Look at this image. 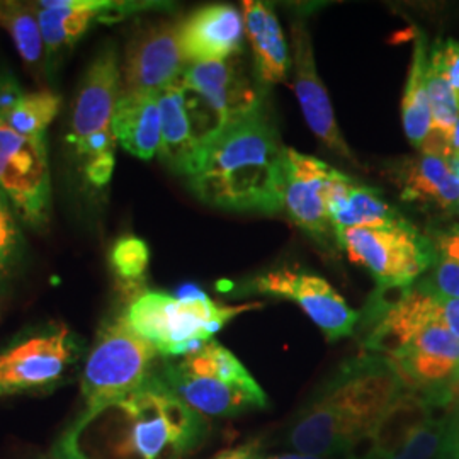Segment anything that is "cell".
Instances as JSON below:
<instances>
[{"instance_id": "obj_2", "label": "cell", "mask_w": 459, "mask_h": 459, "mask_svg": "<svg viewBox=\"0 0 459 459\" xmlns=\"http://www.w3.org/2000/svg\"><path fill=\"white\" fill-rule=\"evenodd\" d=\"M286 150L257 106L203 145L189 186L197 199L220 210L278 213L284 206Z\"/></svg>"}, {"instance_id": "obj_12", "label": "cell", "mask_w": 459, "mask_h": 459, "mask_svg": "<svg viewBox=\"0 0 459 459\" xmlns=\"http://www.w3.org/2000/svg\"><path fill=\"white\" fill-rule=\"evenodd\" d=\"M79 358V341L65 325L30 335L0 352V396L49 388Z\"/></svg>"}, {"instance_id": "obj_19", "label": "cell", "mask_w": 459, "mask_h": 459, "mask_svg": "<svg viewBox=\"0 0 459 459\" xmlns=\"http://www.w3.org/2000/svg\"><path fill=\"white\" fill-rule=\"evenodd\" d=\"M115 140L133 157L150 160L159 153L162 116L159 92H121L113 115Z\"/></svg>"}, {"instance_id": "obj_16", "label": "cell", "mask_w": 459, "mask_h": 459, "mask_svg": "<svg viewBox=\"0 0 459 459\" xmlns=\"http://www.w3.org/2000/svg\"><path fill=\"white\" fill-rule=\"evenodd\" d=\"M152 4L111 0H45L38 2V17L47 56L75 45L96 22H111Z\"/></svg>"}, {"instance_id": "obj_3", "label": "cell", "mask_w": 459, "mask_h": 459, "mask_svg": "<svg viewBox=\"0 0 459 459\" xmlns=\"http://www.w3.org/2000/svg\"><path fill=\"white\" fill-rule=\"evenodd\" d=\"M405 392L385 359L352 362L296 411L284 430V446L312 456H352L359 444L373 439Z\"/></svg>"}, {"instance_id": "obj_6", "label": "cell", "mask_w": 459, "mask_h": 459, "mask_svg": "<svg viewBox=\"0 0 459 459\" xmlns=\"http://www.w3.org/2000/svg\"><path fill=\"white\" fill-rule=\"evenodd\" d=\"M170 392L201 417L227 419L267 407V396L246 366L227 347L208 342L162 375Z\"/></svg>"}, {"instance_id": "obj_9", "label": "cell", "mask_w": 459, "mask_h": 459, "mask_svg": "<svg viewBox=\"0 0 459 459\" xmlns=\"http://www.w3.org/2000/svg\"><path fill=\"white\" fill-rule=\"evenodd\" d=\"M352 263L364 265L383 290H411L434 261V247L407 220L335 233Z\"/></svg>"}, {"instance_id": "obj_8", "label": "cell", "mask_w": 459, "mask_h": 459, "mask_svg": "<svg viewBox=\"0 0 459 459\" xmlns=\"http://www.w3.org/2000/svg\"><path fill=\"white\" fill-rule=\"evenodd\" d=\"M157 349L121 315L99 332L82 373L85 409H96L133 394L150 379Z\"/></svg>"}, {"instance_id": "obj_13", "label": "cell", "mask_w": 459, "mask_h": 459, "mask_svg": "<svg viewBox=\"0 0 459 459\" xmlns=\"http://www.w3.org/2000/svg\"><path fill=\"white\" fill-rule=\"evenodd\" d=\"M187 62L179 45V22H148L126 47L123 92H162L179 82Z\"/></svg>"}, {"instance_id": "obj_28", "label": "cell", "mask_w": 459, "mask_h": 459, "mask_svg": "<svg viewBox=\"0 0 459 459\" xmlns=\"http://www.w3.org/2000/svg\"><path fill=\"white\" fill-rule=\"evenodd\" d=\"M111 265L117 278L128 282L133 290L142 282L150 263L148 246L138 237H123L111 250Z\"/></svg>"}, {"instance_id": "obj_20", "label": "cell", "mask_w": 459, "mask_h": 459, "mask_svg": "<svg viewBox=\"0 0 459 459\" xmlns=\"http://www.w3.org/2000/svg\"><path fill=\"white\" fill-rule=\"evenodd\" d=\"M244 26L259 77L267 83L284 82L290 68V53L274 11L264 2L247 0Z\"/></svg>"}, {"instance_id": "obj_32", "label": "cell", "mask_w": 459, "mask_h": 459, "mask_svg": "<svg viewBox=\"0 0 459 459\" xmlns=\"http://www.w3.org/2000/svg\"><path fill=\"white\" fill-rule=\"evenodd\" d=\"M444 455L449 459H459V400H455V427H453L451 441L444 449Z\"/></svg>"}, {"instance_id": "obj_33", "label": "cell", "mask_w": 459, "mask_h": 459, "mask_svg": "<svg viewBox=\"0 0 459 459\" xmlns=\"http://www.w3.org/2000/svg\"><path fill=\"white\" fill-rule=\"evenodd\" d=\"M265 459H358V456L352 455V456H345V458H324V456H312V455H303V453H295V451H286L281 455L265 456Z\"/></svg>"}, {"instance_id": "obj_24", "label": "cell", "mask_w": 459, "mask_h": 459, "mask_svg": "<svg viewBox=\"0 0 459 459\" xmlns=\"http://www.w3.org/2000/svg\"><path fill=\"white\" fill-rule=\"evenodd\" d=\"M427 47L426 38L419 36L411 56V72L402 100L403 130L411 145L422 147L430 132V108L427 96Z\"/></svg>"}, {"instance_id": "obj_26", "label": "cell", "mask_w": 459, "mask_h": 459, "mask_svg": "<svg viewBox=\"0 0 459 459\" xmlns=\"http://www.w3.org/2000/svg\"><path fill=\"white\" fill-rule=\"evenodd\" d=\"M60 106L62 99L51 91L26 92L0 123L24 138L47 140L49 125L58 115Z\"/></svg>"}, {"instance_id": "obj_22", "label": "cell", "mask_w": 459, "mask_h": 459, "mask_svg": "<svg viewBox=\"0 0 459 459\" xmlns=\"http://www.w3.org/2000/svg\"><path fill=\"white\" fill-rule=\"evenodd\" d=\"M402 196L456 212L459 204V178L449 162L441 157L420 152L400 170Z\"/></svg>"}, {"instance_id": "obj_35", "label": "cell", "mask_w": 459, "mask_h": 459, "mask_svg": "<svg viewBox=\"0 0 459 459\" xmlns=\"http://www.w3.org/2000/svg\"><path fill=\"white\" fill-rule=\"evenodd\" d=\"M456 212H458V213H459V204H458V210H456Z\"/></svg>"}, {"instance_id": "obj_23", "label": "cell", "mask_w": 459, "mask_h": 459, "mask_svg": "<svg viewBox=\"0 0 459 459\" xmlns=\"http://www.w3.org/2000/svg\"><path fill=\"white\" fill-rule=\"evenodd\" d=\"M160 116L162 138L159 155L172 170L189 176L199 157V143L186 108L181 82L172 83L160 92Z\"/></svg>"}, {"instance_id": "obj_15", "label": "cell", "mask_w": 459, "mask_h": 459, "mask_svg": "<svg viewBox=\"0 0 459 459\" xmlns=\"http://www.w3.org/2000/svg\"><path fill=\"white\" fill-rule=\"evenodd\" d=\"M286 157L288 170L284 208L288 214L299 229L312 235L324 237L328 231H333L330 196L339 170L293 148L286 150Z\"/></svg>"}, {"instance_id": "obj_18", "label": "cell", "mask_w": 459, "mask_h": 459, "mask_svg": "<svg viewBox=\"0 0 459 459\" xmlns=\"http://www.w3.org/2000/svg\"><path fill=\"white\" fill-rule=\"evenodd\" d=\"M244 17L225 4L201 7L179 22V45L187 64L230 60L242 47Z\"/></svg>"}, {"instance_id": "obj_5", "label": "cell", "mask_w": 459, "mask_h": 459, "mask_svg": "<svg viewBox=\"0 0 459 459\" xmlns=\"http://www.w3.org/2000/svg\"><path fill=\"white\" fill-rule=\"evenodd\" d=\"M179 296L145 291L125 313L136 333L147 339L159 354L187 356L208 342L233 318L261 308L259 303L229 307L216 303L196 288Z\"/></svg>"}, {"instance_id": "obj_11", "label": "cell", "mask_w": 459, "mask_h": 459, "mask_svg": "<svg viewBox=\"0 0 459 459\" xmlns=\"http://www.w3.org/2000/svg\"><path fill=\"white\" fill-rule=\"evenodd\" d=\"M0 193L30 227L48 221L51 203L47 140H31L0 123Z\"/></svg>"}, {"instance_id": "obj_4", "label": "cell", "mask_w": 459, "mask_h": 459, "mask_svg": "<svg viewBox=\"0 0 459 459\" xmlns=\"http://www.w3.org/2000/svg\"><path fill=\"white\" fill-rule=\"evenodd\" d=\"M368 349L400 377L407 392L455 402L459 339L436 318V295L422 284L403 291L377 320Z\"/></svg>"}, {"instance_id": "obj_1", "label": "cell", "mask_w": 459, "mask_h": 459, "mask_svg": "<svg viewBox=\"0 0 459 459\" xmlns=\"http://www.w3.org/2000/svg\"><path fill=\"white\" fill-rule=\"evenodd\" d=\"M208 426L159 377L96 409H85L58 443L65 459H182Z\"/></svg>"}, {"instance_id": "obj_31", "label": "cell", "mask_w": 459, "mask_h": 459, "mask_svg": "<svg viewBox=\"0 0 459 459\" xmlns=\"http://www.w3.org/2000/svg\"><path fill=\"white\" fill-rule=\"evenodd\" d=\"M213 459H265L263 444L257 439L240 444L237 447H230L216 455Z\"/></svg>"}, {"instance_id": "obj_7", "label": "cell", "mask_w": 459, "mask_h": 459, "mask_svg": "<svg viewBox=\"0 0 459 459\" xmlns=\"http://www.w3.org/2000/svg\"><path fill=\"white\" fill-rule=\"evenodd\" d=\"M121 92L123 77L117 53L115 48H104L83 75L68 136L82 162L87 181L98 187L111 181L115 170L113 115Z\"/></svg>"}, {"instance_id": "obj_14", "label": "cell", "mask_w": 459, "mask_h": 459, "mask_svg": "<svg viewBox=\"0 0 459 459\" xmlns=\"http://www.w3.org/2000/svg\"><path fill=\"white\" fill-rule=\"evenodd\" d=\"M255 288L263 295L295 301L330 342L349 337L359 318L325 279L305 271L286 267L271 271L255 279Z\"/></svg>"}, {"instance_id": "obj_34", "label": "cell", "mask_w": 459, "mask_h": 459, "mask_svg": "<svg viewBox=\"0 0 459 459\" xmlns=\"http://www.w3.org/2000/svg\"><path fill=\"white\" fill-rule=\"evenodd\" d=\"M437 459H449L447 458V456H444L443 453H441V456H439V458Z\"/></svg>"}, {"instance_id": "obj_10", "label": "cell", "mask_w": 459, "mask_h": 459, "mask_svg": "<svg viewBox=\"0 0 459 459\" xmlns=\"http://www.w3.org/2000/svg\"><path fill=\"white\" fill-rule=\"evenodd\" d=\"M182 92L199 152L216 133L261 106V96L237 60L187 64Z\"/></svg>"}, {"instance_id": "obj_21", "label": "cell", "mask_w": 459, "mask_h": 459, "mask_svg": "<svg viewBox=\"0 0 459 459\" xmlns=\"http://www.w3.org/2000/svg\"><path fill=\"white\" fill-rule=\"evenodd\" d=\"M330 218L333 231L356 227H379L405 220L394 210L381 193L352 181L339 172L330 196Z\"/></svg>"}, {"instance_id": "obj_30", "label": "cell", "mask_w": 459, "mask_h": 459, "mask_svg": "<svg viewBox=\"0 0 459 459\" xmlns=\"http://www.w3.org/2000/svg\"><path fill=\"white\" fill-rule=\"evenodd\" d=\"M437 47L443 60L444 74L459 111V43L456 39H446L444 43H437Z\"/></svg>"}, {"instance_id": "obj_29", "label": "cell", "mask_w": 459, "mask_h": 459, "mask_svg": "<svg viewBox=\"0 0 459 459\" xmlns=\"http://www.w3.org/2000/svg\"><path fill=\"white\" fill-rule=\"evenodd\" d=\"M22 233L17 225L16 213L0 193V282L16 267L22 255Z\"/></svg>"}, {"instance_id": "obj_25", "label": "cell", "mask_w": 459, "mask_h": 459, "mask_svg": "<svg viewBox=\"0 0 459 459\" xmlns=\"http://www.w3.org/2000/svg\"><path fill=\"white\" fill-rule=\"evenodd\" d=\"M0 28L9 33L24 64L30 66L41 64L47 49L36 4L0 0Z\"/></svg>"}, {"instance_id": "obj_27", "label": "cell", "mask_w": 459, "mask_h": 459, "mask_svg": "<svg viewBox=\"0 0 459 459\" xmlns=\"http://www.w3.org/2000/svg\"><path fill=\"white\" fill-rule=\"evenodd\" d=\"M430 278L420 282L430 293L459 299V230L446 231L434 240Z\"/></svg>"}, {"instance_id": "obj_17", "label": "cell", "mask_w": 459, "mask_h": 459, "mask_svg": "<svg viewBox=\"0 0 459 459\" xmlns=\"http://www.w3.org/2000/svg\"><path fill=\"white\" fill-rule=\"evenodd\" d=\"M291 33H293L295 92L303 116L310 130L322 140L325 147L342 155L345 159H352L351 150L345 145L344 138L339 132L327 91L316 74L310 34L305 22H301V19L295 21Z\"/></svg>"}]
</instances>
